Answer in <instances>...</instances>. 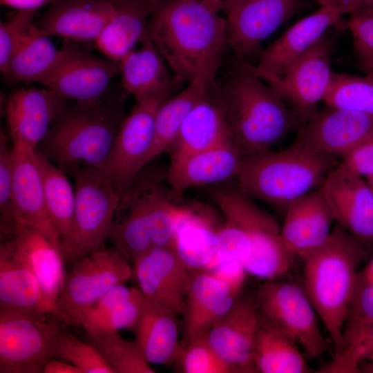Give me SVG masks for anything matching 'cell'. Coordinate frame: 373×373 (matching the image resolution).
<instances>
[{"instance_id":"60d3db41","label":"cell","mask_w":373,"mask_h":373,"mask_svg":"<svg viewBox=\"0 0 373 373\" xmlns=\"http://www.w3.org/2000/svg\"><path fill=\"white\" fill-rule=\"evenodd\" d=\"M56 356L79 368L82 373H113L98 350L63 329L59 336Z\"/></svg>"},{"instance_id":"9c48e42d","label":"cell","mask_w":373,"mask_h":373,"mask_svg":"<svg viewBox=\"0 0 373 373\" xmlns=\"http://www.w3.org/2000/svg\"><path fill=\"white\" fill-rule=\"evenodd\" d=\"M258 310L283 330L310 358L321 357L328 345L318 316L303 287L289 281L269 280L255 296Z\"/></svg>"},{"instance_id":"9f6ffc18","label":"cell","mask_w":373,"mask_h":373,"mask_svg":"<svg viewBox=\"0 0 373 373\" xmlns=\"http://www.w3.org/2000/svg\"><path fill=\"white\" fill-rule=\"evenodd\" d=\"M321 7L336 6L333 0H316Z\"/></svg>"},{"instance_id":"bcb514c9","label":"cell","mask_w":373,"mask_h":373,"mask_svg":"<svg viewBox=\"0 0 373 373\" xmlns=\"http://www.w3.org/2000/svg\"><path fill=\"white\" fill-rule=\"evenodd\" d=\"M373 323V283L359 271L349 306L344 329ZM344 330V329H343Z\"/></svg>"},{"instance_id":"7c38bea8","label":"cell","mask_w":373,"mask_h":373,"mask_svg":"<svg viewBox=\"0 0 373 373\" xmlns=\"http://www.w3.org/2000/svg\"><path fill=\"white\" fill-rule=\"evenodd\" d=\"M57 62L39 84L66 99L86 102L103 97L119 62L102 59L79 48H62Z\"/></svg>"},{"instance_id":"3957f363","label":"cell","mask_w":373,"mask_h":373,"mask_svg":"<svg viewBox=\"0 0 373 373\" xmlns=\"http://www.w3.org/2000/svg\"><path fill=\"white\" fill-rule=\"evenodd\" d=\"M368 257L365 247L340 225L327 239L301 260L303 289L334 347L343 345V333L359 265Z\"/></svg>"},{"instance_id":"ee69618b","label":"cell","mask_w":373,"mask_h":373,"mask_svg":"<svg viewBox=\"0 0 373 373\" xmlns=\"http://www.w3.org/2000/svg\"><path fill=\"white\" fill-rule=\"evenodd\" d=\"M347 27L352 34L360 69L373 75V8L351 12Z\"/></svg>"},{"instance_id":"484cf974","label":"cell","mask_w":373,"mask_h":373,"mask_svg":"<svg viewBox=\"0 0 373 373\" xmlns=\"http://www.w3.org/2000/svg\"><path fill=\"white\" fill-rule=\"evenodd\" d=\"M285 212L280 236L297 258L318 248L332 232L334 218L319 189L291 203Z\"/></svg>"},{"instance_id":"603a6c76","label":"cell","mask_w":373,"mask_h":373,"mask_svg":"<svg viewBox=\"0 0 373 373\" xmlns=\"http://www.w3.org/2000/svg\"><path fill=\"white\" fill-rule=\"evenodd\" d=\"M1 244L32 272L46 298L56 305L66 277L61 250L41 231L27 226H18Z\"/></svg>"},{"instance_id":"836d02e7","label":"cell","mask_w":373,"mask_h":373,"mask_svg":"<svg viewBox=\"0 0 373 373\" xmlns=\"http://www.w3.org/2000/svg\"><path fill=\"white\" fill-rule=\"evenodd\" d=\"M253 358L256 372H311L298 345L260 313L255 337Z\"/></svg>"},{"instance_id":"f907efd6","label":"cell","mask_w":373,"mask_h":373,"mask_svg":"<svg viewBox=\"0 0 373 373\" xmlns=\"http://www.w3.org/2000/svg\"><path fill=\"white\" fill-rule=\"evenodd\" d=\"M335 5L344 14H350L358 10L373 8V0H333Z\"/></svg>"},{"instance_id":"d4e9b609","label":"cell","mask_w":373,"mask_h":373,"mask_svg":"<svg viewBox=\"0 0 373 373\" xmlns=\"http://www.w3.org/2000/svg\"><path fill=\"white\" fill-rule=\"evenodd\" d=\"M0 314L60 318L56 305L44 296L32 272L0 244Z\"/></svg>"},{"instance_id":"d590c367","label":"cell","mask_w":373,"mask_h":373,"mask_svg":"<svg viewBox=\"0 0 373 373\" xmlns=\"http://www.w3.org/2000/svg\"><path fill=\"white\" fill-rule=\"evenodd\" d=\"M57 50L48 36L32 24L12 56L3 75L8 82H38L57 62Z\"/></svg>"},{"instance_id":"ba28073f","label":"cell","mask_w":373,"mask_h":373,"mask_svg":"<svg viewBox=\"0 0 373 373\" xmlns=\"http://www.w3.org/2000/svg\"><path fill=\"white\" fill-rule=\"evenodd\" d=\"M134 274L126 257L114 246L82 258L66 276L56 303L60 318L79 327L85 312L116 285Z\"/></svg>"},{"instance_id":"7a4b0ae2","label":"cell","mask_w":373,"mask_h":373,"mask_svg":"<svg viewBox=\"0 0 373 373\" xmlns=\"http://www.w3.org/2000/svg\"><path fill=\"white\" fill-rule=\"evenodd\" d=\"M213 96L228 133L242 156L268 150L295 126L296 114L254 66L241 63L220 84Z\"/></svg>"},{"instance_id":"4316f807","label":"cell","mask_w":373,"mask_h":373,"mask_svg":"<svg viewBox=\"0 0 373 373\" xmlns=\"http://www.w3.org/2000/svg\"><path fill=\"white\" fill-rule=\"evenodd\" d=\"M237 297L226 283L211 273L200 271L193 274L182 313L184 332L181 346L207 334Z\"/></svg>"},{"instance_id":"7402d4cb","label":"cell","mask_w":373,"mask_h":373,"mask_svg":"<svg viewBox=\"0 0 373 373\" xmlns=\"http://www.w3.org/2000/svg\"><path fill=\"white\" fill-rule=\"evenodd\" d=\"M242 155L229 140L213 147L170 160L166 181L176 195L185 190L237 177Z\"/></svg>"},{"instance_id":"4fadbf2b","label":"cell","mask_w":373,"mask_h":373,"mask_svg":"<svg viewBox=\"0 0 373 373\" xmlns=\"http://www.w3.org/2000/svg\"><path fill=\"white\" fill-rule=\"evenodd\" d=\"M303 3L304 0H229L224 10L227 45L240 57L252 55Z\"/></svg>"},{"instance_id":"11a10c76","label":"cell","mask_w":373,"mask_h":373,"mask_svg":"<svg viewBox=\"0 0 373 373\" xmlns=\"http://www.w3.org/2000/svg\"><path fill=\"white\" fill-rule=\"evenodd\" d=\"M359 372L373 373V361H364L360 363Z\"/></svg>"},{"instance_id":"f5cc1de1","label":"cell","mask_w":373,"mask_h":373,"mask_svg":"<svg viewBox=\"0 0 373 373\" xmlns=\"http://www.w3.org/2000/svg\"><path fill=\"white\" fill-rule=\"evenodd\" d=\"M212 10L220 12H224L229 0H202Z\"/></svg>"},{"instance_id":"d6986e66","label":"cell","mask_w":373,"mask_h":373,"mask_svg":"<svg viewBox=\"0 0 373 373\" xmlns=\"http://www.w3.org/2000/svg\"><path fill=\"white\" fill-rule=\"evenodd\" d=\"M343 15L336 6L321 7L296 22L262 51L254 66L256 74L268 84L278 79L292 62L339 23Z\"/></svg>"},{"instance_id":"52a82bcc","label":"cell","mask_w":373,"mask_h":373,"mask_svg":"<svg viewBox=\"0 0 373 373\" xmlns=\"http://www.w3.org/2000/svg\"><path fill=\"white\" fill-rule=\"evenodd\" d=\"M61 166L75 181L73 226L61 245L65 262L74 265L108 239L122 193L99 169L78 164Z\"/></svg>"},{"instance_id":"db71d44e","label":"cell","mask_w":373,"mask_h":373,"mask_svg":"<svg viewBox=\"0 0 373 373\" xmlns=\"http://www.w3.org/2000/svg\"><path fill=\"white\" fill-rule=\"evenodd\" d=\"M361 273L367 280L373 283V257Z\"/></svg>"},{"instance_id":"d6a6232c","label":"cell","mask_w":373,"mask_h":373,"mask_svg":"<svg viewBox=\"0 0 373 373\" xmlns=\"http://www.w3.org/2000/svg\"><path fill=\"white\" fill-rule=\"evenodd\" d=\"M176 314L146 300L133 341L148 363L168 365L178 361L181 351Z\"/></svg>"},{"instance_id":"6da1fadb","label":"cell","mask_w":373,"mask_h":373,"mask_svg":"<svg viewBox=\"0 0 373 373\" xmlns=\"http://www.w3.org/2000/svg\"><path fill=\"white\" fill-rule=\"evenodd\" d=\"M147 35L180 83L200 79L216 88L227 44L218 12L202 0H165L151 14Z\"/></svg>"},{"instance_id":"277c9868","label":"cell","mask_w":373,"mask_h":373,"mask_svg":"<svg viewBox=\"0 0 373 373\" xmlns=\"http://www.w3.org/2000/svg\"><path fill=\"white\" fill-rule=\"evenodd\" d=\"M335 156L314 151L296 141L279 151L270 149L242 157L238 191L286 210L322 184L336 167Z\"/></svg>"},{"instance_id":"e575fe53","label":"cell","mask_w":373,"mask_h":373,"mask_svg":"<svg viewBox=\"0 0 373 373\" xmlns=\"http://www.w3.org/2000/svg\"><path fill=\"white\" fill-rule=\"evenodd\" d=\"M213 90L208 83L198 79L162 103L156 113L154 140L146 160V166L157 156L167 151L189 112Z\"/></svg>"},{"instance_id":"7bdbcfd3","label":"cell","mask_w":373,"mask_h":373,"mask_svg":"<svg viewBox=\"0 0 373 373\" xmlns=\"http://www.w3.org/2000/svg\"><path fill=\"white\" fill-rule=\"evenodd\" d=\"M12 147L6 133L0 132V236L1 241L12 236L17 224L12 211Z\"/></svg>"},{"instance_id":"5b68a950","label":"cell","mask_w":373,"mask_h":373,"mask_svg":"<svg viewBox=\"0 0 373 373\" xmlns=\"http://www.w3.org/2000/svg\"><path fill=\"white\" fill-rule=\"evenodd\" d=\"M105 95L68 104L37 149L60 166L78 164L103 171L125 118L119 101Z\"/></svg>"},{"instance_id":"e0dca14e","label":"cell","mask_w":373,"mask_h":373,"mask_svg":"<svg viewBox=\"0 0 373 373\" xmlns=\"http://www.w3.org/2000/svg\"><path fill=\"white\" fill-rule=\"evenodd\" d=\"M372 135V117L326 106L302 124L296 141L314 151L343 157Z\"/></svg>"},{"instance_id":"91938a15","label":"cell","mask_w":373,"mask_h":373,"mask_svg":"<svg viewBox=\"0 0 373 373\" xmlns=\"http://www.w3.org/2000/svg\"><path fill=\"white\" fill-rule=\"evenodd\" d=\"M99 1H113V0H99Z\"/></svg>"},{"instance_id":"8992f818","label":"cell","mask_w":373,"mask_h":373,"mask_svg":"<svg viewBox=\"0 0 373 373\" xmlns=\"http://www.w3.org/2000/svg\"><path fill=\"white\" fill-rule=\"evenodd\" d=\"M159 175L141 171L119 200L108 239L128 261L152 247H173L179 205Z\"/></svg>"},{"instance_id":"c3c4849f","label":"cell","mask_w":373,"mask_h":373,"mask_svg":"<svg viewBox=\"0 0 373 373\" xmlns=\"http://www.w3.org/2000/svg\"><path fill=\"white\" fill-rule=\"evenodd\" d=\"M208 271L226 283L236 295L242 286L247 274L242 264L234 261L220 262Z\"/></svg>"},{"instance_id":"2e32d148","label":"cell","mask_w":373,"mask_h":373,"mask_svg":"<svg viewBox=\"0 0 373 373\" xmlns=\"http://www.w3.org/2000/svg\"><path fill=\"white\" fill-rule=\"evenodd\" d=\"M145 299L182 314L193 274L171 247H155L133 260Z\"/></svg>"},{"instance_id":"83f0119b","label":"cell","mask_w":373,"mask_h":373,"mask_svg":"<svg viewBox=\"0 0 373 373\" xmlns=\"http://www.w3.org/2000/svg\"><path fill=\"white\" fill-rule=\"evenodd\" d=\"M220 227L207 209L179 206L173 248L192 274L208 271L215 260Z\"/></svg>"},{"instance_id":"b9f144b4","label":"cell","mask_w":373,"mask_h":373,"mask_svg":"<svg viewBox=\"0 0 373 373\" xmlns=\"http://www.w3.org/2000/svg\"><path fill=\"white\" fill-rule=\"evenodd\" d=\"M178 361L185 373L236 372L233 367L213 348L207 334L181 346Z\"/></svg>"},{"instance_id":"1f68e13d","label":"cell","mask_w":373,"mask_h":373,"mask_svg":"<svg viewBox=\"0 0 373 373\" xmlns=\"http://www.w3.org/2000/svg\"><path fill=\"white\" fill-rule=\"evenodd\" d=\"M231 140L213 91L189 112L169 147L170 160L199 152Z\"/></svg>"},{"instance_id":"44dd1931","label":"cell","mask_w":373,"mask_h":373,"mask_svg":"<svg viewBox=\"0 0 373 373\" xmlns=\"http://www.w3.org/2000/svg\"><path fill=\"white\" fill-rule=\"evenodd\" d=\"M67 100L47 88L15 90L5 106L12 142L37 149L55 119L68 105Z\"/></svg>"},{"instance_id":"ac0fdd59","label":"cell","mask_w":373,"mask_h":373,"mask_svg":"<svg viewBox=\"0 0 373 373\" xmlns=\"http://www.w3.org/2000/svg\"><path fill=\"white\" fill-rule=\"evenodd\" d=\"M12 203L17 227L27 226L41 231L61 250V239L46 204L37 149L20 143H12Z\"/></svg>"},{"instance_id":"f546056e","label":"cell","mask_w":373,"mask_h":373,"mask_svg":"<svg viewBox=\"0 0 373 373\" xmlns=\"http://www.w3.org/2000/svg\"><path fill=\"white\" fill-rule=\"evenodd\" d=\"M145 303L140 288L128 287L124 284L116 285L85 312L79 327L89 334L124 329L135 330Z\"/></svg>"},{"instance_id":"f6af8a7d","label":"cell","mask_w":373,"mask_h":373,"mask_svg":"<svg viewBox=\"0 0 373 373\" xmlns=\"http://www.w3.org/2000/svg\"><path fill=\"white\" fill-rule=\"evenodd\" d=\"M36 11L17 10L10 19L0 23V70L3 75L15 51L34 23Z\"/></svg>"},{"instance_id":"ab89813d","label":"cell","mask_w":373,"mask_h":373,"mask_svg":"<svg viewBox=\"0 0 373 373\" xmlns=\"http://www.w3.org/2000/svg\"><path fill=\"white\" fill-rule=\"evenodd\" d=\"M364 361H373V323L344 329L342 349L324 369L327 373L359 372Z\"/></svg>"},{"instance_id":"9a60e30c","label":"cell","mask_w":373,"mask_h":373,"mask_svg":"<svg viewBox=\"0 0 373 373\" xmlns=\"http://www.w3.org/2000/svg\"><path fill=\"white\" fill-rule=\"evenodd\" d=\"M318 189L338 224L364 246L373 244V193L367 181L338 164Z\"/></svg>"},{"instance_id":"5bb4252c","label":"cell","mask_w":373,"mask_h":373,"mask_svg":"<svg viewBox=\"0 0 373 373\" xmlns=\"http://www.w3.org/2000/svg\"><path fill=\"white\" fill-rule=\"evenodd\" d=\"M332 41L325 36L292 62L283 75L269 84L292 103L303 124L314 113L330 86Z\"/></svg>"},{"instance_id":"7dc6e473","label":"cell","mask_w":373,"mask_h":373,"mask_svg":"<svg viewBox=\"0 0 373 373\" xmlns=\"http://www.w3.org/2000/svg\"><path fill=\"white\" fill-rule=\"evenodd\" d=\"M339 165L363 178L372 175L373 174V135L344 155Z\"/></svg>"},{"instance_id":"30bf717a","label":"cell","mask_w":373,"mask_h":373,"mask_svg":"<svg viewBox=\"0 0 373 373\" xmlns=\"http://www.w3.org/2000/svg\"><path fill=\"white\" fill-rule=\"evenodd\" d=\"M64 329L57 322L19 314H0V372L44 373L57 358L58 338Z\"/></svg>"},{"instance_id":"8d00e7d4","label":"cell","mask_w":373,"mask_h":373,"mask_svg":"<svg viewBox=\"0 0 373 373\" xmlns=\"http://www.w3.org/2000/svg\"><path fill=\"white\" fill-rule=\"evenodd\" d=\"M36 159L43 182L46 207L61 239V245L72 231L75 192L61 169L36 150Z\"/></svg>"},{"instance_id":"f35d334b","label":"cell","mask_w":373,"mask_h":373,"mask_svg":"<svg viewBox=\"0 0 373 373\" xmlns=\"http://www.w3.org/2000/svg\"><path fill=\"white\" fill-rule=\"evenodd\" d=\"M87 339L100 352L113 373H155L134 341L124 339L119 331L87 334Z\"/></svg>"},{"instance_id":"74e56055","label":"cell","mask_w":373,"mask_h":373,"mask_svg":"<svg viewBox=\"0 0 373 373\" xmlns=\"http://www.w3.org/2000/svg\"><path fill=\"white\" fill-rule=\"evenodd\" d=\"M323 102L326 106L354 111L373 118V75L334 73Z\"/></svg>"},{"instance_id":"8fae6325","label":"cell","mask_w":373,"mask_h":373,"mask_svg":"<svg viewBox=\"0 0 373 373\" xmlns=\"http://www.w3.org/2000/svg\"><path fill=\"white\" fill-rule=\"evenodd\" d=\"M171 97L162 93L136 102L117 133L103 173L123 193L146 166L154 140L155 120L162 103Z\"/></svg>"},{"instance_id":"4dcf8cb0","label":"cell","mask_w":373,"mask_h":373,"mask_svg":"<svg viewBox=\"0 0 373 373\" xmlns=\"http://www.w3.org/2000/svg\"><path fill=\"white\" fill-rule=\"evenodd\" d=\"M113 1V15L95 44L106 58L120 62L146 35L154 9L144 0Z\"/></svg>"},{"instance_id":"681fc988","label":"cell","mask_w":373,"mask_h":373,"mask_svg":"<svg viewBox=\"0 0 373 373\" xmlns=\"http://www.w3.org/2000/svg\"><path fill=\"white\" fill-rule=\"evenodd\" d=\"M61 0H0L2 6L10 7L17 10L37 11L40 8L54 3Z\"/></svg>"},{"instance_id":"ffe728a7","label":"cell","mask_w":373,"mask_h":373,"mask_svg":"<svg viewBox=\"0 0 373 373\" xmlns=\"http://www.w3.org/2000/svg\"><path fill=\"white\" fill-rule=\"evenodd\" d=\"M259 314L255 296L237 297L207 332L213 348L236 372H256L253 352Z\"/></svg>"},{"instance_id":"f1b7e54d","label":"cell","mask_w":373,"mask_h":373,"mask_svg":"<svg viewBox=\"0 0 373 373\" xmlns=\"http://www.w3.org/2000/svg\"><path fill=\"white\" fill-rule=\"evenodd\" d=\"M141 41V48L131 50L119 62L124 90L136 102L162 93L171 94L180 82L170 75L147 32Z\"/></svg>"},{"instance_id":"680465c9","label":"cell","mask_w":373,"mask_h":373,"mask_svg":"<svg viewBox=\"0 0 373 373\" xmlns=\"http://www.w3.org/2000/svg\"><path fill=\"white\" fill-rule=\"evenodd\" d=\"M366 181L373 193V174L366 178Z\"/></svg>"},{"instance_id":"cb8c5ba5","label":"cell","mask_w":373,"mask_h":373,"mask_svg":"<svg viewBox=\"0 0 373 373\" xmlns=\"http://www.w3.org/2000/svg\"><path fill=\"white\" fill-rule=\"evenodd\" d=\"M113 11V1L61 0L52 4L37 26L48 36L95 43Z\"/></svg>"},{"instance_id":"6f0895ef","label":"cell","mask_w":373,"mask_h":373,"mask_svg":"<svg viewBox=\"0 0 373 373\" xmlns=\"http://www.w3.org/2000/svg\"><path fill=\"white\" fill-rule=\"evenodd\" d=\"M147 2L151 7L155 10V8L164 1L165 0H144Z\"/></svg>"},{"instance_id":"816d5d0a","label":"cell","mask_w":373,"mask_h":373,"mask_svg":"<svg viewBox=\"0 0 373 373\" xmlns=\"http://www.w3.org/2000/svg\"><path fill=\"white\" fill-rule=\"evenodd\" d=\"M44 373H82V372L71 363L52 358L45 364Z\"/></svg>"}]
</instances>
